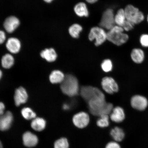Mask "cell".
Instances as JSON below:
<instances>
[{
    "instance_id": "cell-18",
    "label": "cell",
    "mask_w": 148,
    "mask_h": 148,
    "mask_svg": "<svg viewBox=\"0 0 148 148\" xmlns=\"http://www.w3.org/2000/svg\"><path fill=\"white\" fill-rule=\"evenodd\" d=\"M65 77L62 72L59 70H55L51 72L49 75V80L53 84L62 83Z\"/></svg>"
},
{
    "instance_id": "cell-39",
    "label": "cell",
    "mask_w": 148,
    "mask_h": 148,
    "mask_svg": "<svg viewBox=\"0 0 148 148\" xmlns=\"http://www.w3.org/2000/svg\"><path fill=\"white\" fill-rule=\"evenodd\" d=\"M147 23H148V14H147Z\"/></svg>"
},
{
    "instance_id": "cell-12",
    "label": "cell",
    "mask_w": 148,
    "mask_h": 148,
    "mask_svg": "<svg viewBox=\"0 0 148 148\" xmlns=\"http://www.w3.org/2000/svg\"><path fill=\"white\" fill-rule=\"evenodd\" d=\"M97 88L91 86H83L80 88L79 93L83 99L88 103L95 95Z\"/></svg>"
},
{
    "instance_id": "cell-14",
    "label": "cell",
    "mask_w": 148,
    "mask_h": 148,
    "mask_svg": "<svg viewBox=\"0 0 148 148\" xmlns=\"http://www.w3.org/2000/svg\"><path fill=\"white\" fill-rule=\"evenodd\" d=\"M6 47L8 50L11 53H16L20 51L21 49V42L17 38H10L7 40Z\"/></svg>"
},
{
    "instance_id": "cell-24",
    "label": "cell",
    "mask_w": 148,
    "mask_h": 148,
    "mask_svg": "<svg viewBox=\"0 0 148 148\" xmlns=\"http://www.w3.org/2000/svg\"><path fill=\"white\" fill-rule=\"evenodd\" d=\"M82 27L78 24H74L70 27L69 29L70 35L73 38H77L82 30Z\"/></svg>"
},
{
    "instance_id": "cell-16",
    "label": "cell",
    "mask_w": 148,
    "mask_h": 148,
    "mask_svg": "<svg viewBox=\"0 0 148 148\" xmlns=\"http://www.w3.org/2000/svg\"><path fill=\"white\" fill-rule=\"evenodd\" d=\"M24 145L27 147H32L38 143V139L37 136L30 132L25 133L23 136Z\"/></svg>"
},
{
    "instance_id": "cell-13",
    "label": "cell",
    "mask_w": 148,
    "mask_h": 148,
    "mask_svg": "<svg viewBox=\"0 0 148 148\" xmlns=\"http://www.w3.org/2000/svg\"><path fill=\"white\" fill-rule=\"evenodd\" d=\"M110 118L112 121L115 123H121L125 118L124 110L121 107H116L113 109L110 114Z\"/></svg>"
},
{
    "instance_id": "cell-28",
    "label": "cell",
    "mask_w": 148,
    "mask_h": 148,
    "mask_svg": "<svg viewBox=\"0 0 148 148\" xmlns=\"http://www.w3.org/2000/svg\"><path fill=\"white\" fill-rule=\"evenodd\" d=\"M101 66V69L105 73H108L112 69V61L109 59H106L102 62Z\"/></svg>"
},
{
    "instance_id": "cell-35",
    "label": "cell",
    "mask_w": 148,
    "mask_h": 148,
    "mask_svg": "<svg viewBox=\"0 0 148 148\" xmlns=\"http://www.w3.org/2000/svg\"><path fill=\"white\" fill-rule=\"evenodd\" d=\"M63 109L64 110H68L69 109V106L66 104H64L63 106Z\"/></svg>"
},
{
    "instance_id": "cell-30",
    "label": "cell",
    "mask_w": 148,
    "mask_h": 148,
    "mask_svg": "<svg viewBox=\"0 0 148 148\" xmlns=\"http://www.w3.org/2000/svg\"><path fill=\"white\" fill-rule=\"evenodd\" d=\"M135 25L131 22L126 20L122 27L124 31L129 32L134 29Z\"/></svg>"
},
{
    "instance_id": "cell-3",
    "label": "cell",
    "mask_w": 148,
    "mask_h": 148,
    "mask_svg": "<svg viewBox=\"0 0 148 148\" xmlns=\"http://www.w3.org/2000/svg\"><path fill=\"white\" fill-rule=\"evenodd\" d=\"M124 9L126 20L135 25L142 23L145 20V16L143 13L134 5H127Z\"/></svg>"
},
{
    "instance_id": "cell-5",
    "label": "cell",
    "mask_w": 148,
    "mask_h": 148,
    "mask_svg": "<svg viewBox=\"0 0 148 148\" xmlns=\"http://www.w3.org/2000/svg\"><path fill=\"white\" fill-rule=\"evenodd\" d=\"M99 25L103 29L110 30L115 25L114 10L108 9L103 14Z\"/></svg>"
},
{
    "instance_id": "cell-19",
    "label": "cell",
    "mask_w": 148,
    "mask_h": 148,
    "mask_svg": "<svg viewBox=\"0 0 148 148\" xmlns=\"http://www.w3.org/2000/svg\"><path fill=\"white\" fill-rule=\"evenodd\" d=\"M76 14L79 17H88L89 15L86 3H79L76 5L74 9Z\"/></svg>"
},
{
    "instance_id": "cell-26",
    "label": "cell",
    "mask_w": 148,
    "mask_h": 148,
    "mask_svg": "<svg viewBox=\"0 0 148 148\" xmlns=\"http://www.w3.org/2000/svg\"><path fill=\"white\" fill-rule=\"evenodd\" d=\"M97 120V123L98 127H108L110 124L109 116L108 115H103L99 116Z\"/></svg>"
},
{
    "instance_id": "cell-27",
    "label": "cell",
    "mask_w": 148,
    "mask_h": 148,
    "mask_svg": "<svg viewBox=\"0 0 148 148\" xmlns=\"http://www.w3.org/2000/svg\"><path fill=\"white\" fill-rule=\"evenodd\" d=\"M54 148H69V143L66 138H62L56 140L54 143Z\"/></svg>"
},
{
    "instance_id": "cell-32",
    "label": "cell",
    "mask_w": 148,
    "mask_h": 148,
    "mask_svg": "<svg viewBox=\"0 0 148 148\" xmlns=\"http://www.w3.org/2000/svg\"><path fill=\"white\" fill-rule=\"evenodd\" d=\"M6 38L5 33L3 31L0 30V44L4 42Z\"/></svg>"
},
{
    "instance_id": "cell-8",
    "label": "cell",
    "mask_w": 148,
    "mask_h": 148,
    "mask_svg": "<svg viewBox=\"0 0 148 148\" xmlns=\"http://www.w3.org/2000/svg\"><path fill=\"white\" fill-rule=\"evenodd\" d=\"M131 105L133 108L137 110H145L148 105L147 98L143 96L137 95L133 96L131 100Z\"/></svg>"
},
{
    "instance_id": "cell-33",
    "label": "cell",
    "mask_w": 148,
    "mask_h": 148,
    "mask_svg": "<svg viewBox=\"0 0 148 148\" xmlns=\"http://www.w3.org/2000/svg\"><path fill=\"white\" fill-rule=\"evenodd\" d=\"M5 106L3 103L0 102V116L4 113Z\"/></svg>"
},
{
    "instance_id": "cell-2",
    "label": "cell",
    "mask_w": 148,
    "mask_h": 148,
    "mask_svg": "<svg viewBox=\"0 0 148 148\" xmlns=\"http://www.w3.org/2000/svg\"><path fill=\"white\" fill-rule=\"evenodd\" d=\"M124 32L122 27L115 25L107 33V40L116 46L123 45L129 39L128 35Z\"/></svg>"
},
{
    "instance_id": "cell-10",
    "label": "cell",
    "mask_w": 148,
    "mask_h": 148,
    "mask_svg": "<svg viewBox=\"0 0 148 148\" xmlns=\"http://www.w3.org/2000/svg\"><path fill=\"white\" fill-rule=\"evenodd\" d=\"M28 97V96L25 89L22 87L18 88L15 92L14 97L15 104L16 106H18L25 103Z\"/></svg>"
},
{
    "instance_id": "cell-37",
    "label": "cell",
    "mask_w": 148,
    "mask_h": 148,
    "mask_svg": "<svg viewBox=\"0 0 148 148\" xmlns=\"http://www.w3.org/2000/svg\"><path fill=\"white\" fill-rule=\"evenodd\" d=\"M3 73L2 72L1 70H0V79H1L2 77Z\"/></svg>"
},
{
    "instance_id": "cell-6",
    "label": "cell",
    "mask_w": 148,
    "mask_h": 148,
    "mask_svg": "<svg viewBox=\"0 0 148 148\" xmlns=\"http://www.w3.org/2000/svg\"><path fill=\"white\" fill-rule=\"evenodd\" d=\"M101 85L103 90L110 94H112L119 90V86L112 77H106L102 79Z\"/></svg>"
},
{
    "instance_id": "cell-15",
    "label": "cell",
    "mask_w": 148,
    "mask_h": 148,
    "mask_svg": "<svg viewBox=\"0 0 148 148\" xmlns=\"http://www.w3.org/2000/svg\"><path fill=\"white\" fill-rule=\"evenodd\" d=\"M130 56L133 62L137 64L143 62L145 58L144 51L139 48H135L133 49L131 51Z\"/></svg>"
},
{
    "instance_id": "cell-31",
    "label": "cell",
    "mask_w": 148,
    "mask_h": 148,
    "mask_svg": "<svg viewBox=\"0 0 148 148\" xmlns=\"http://www.w3.org/2000/svg\"><path fill=\"white\" fill-rule=\"evenodd\" d=\"M105 148H121L119 144L116 142H111L107 144Z\"/></svg>"
},
{
    "instance_id": "cell-23",
    "label": "cell",
    "mask_w": 148,
    "mask_h": 148,
    "mask_svg": "<svg viewBox=\"0 0 148 148\" xmlns=\"http://www.w3.org/2000/svg\"><path fill=\"white\" fill-rule=\"evenodd\" d=\"M2 66L5 69H9L13 66L14 59L12 55L9 53L5 54L1 59Z\"/></svg>"
},
{
    "instance_id": "cell-20",
    "label": "cell",
    "mask_w": 148,
    "mask_h": 148,
    "mask_svg": "<svg viewBox=\"0 0 148 148\" xmlns=\"http://www.w3.org/2000/svg\"><path fill=\"white\" fill-rule=\"evenodd\" d=\"M46 125L45 120L43 118L36 117L33 119L31 126L33 129L38 131H40L45 129Z\"/></svg>"
},
{
    "instance_id": "cell-22",
    "label": "cell",
    "mask_w": 148,
    "mask_h": 148,
    "mask_svg": "<svg viewBox=\"0 0 148 148\" xmlns=\"http://www.w3.org/2000/svg\"><path fill=\"white\" fill-rule=\"evenodd\" d=\"M126 20L124 9H120L114 15V22L116 25L122 27Z\"/></svg>"
},
{
    "instance_id": "cell-9",
    "label": "cell",
    "mask_w": 148,
    "mask_h": 148,
    "mask_svg": "<svg viewBox=\"0 0 148 148\" xmlns=\"http://www.w3.org/2000/svg\"><path fill=\"white\" fill-rule=\"evenodd\" d=\"M13 120L12 113L9 111L0 116V130L5 131L10 128Z\"/></svg>"
},
{
    "instance_id": "cell-17",
    "label": "cell",
    "mask_w": 148,
    "mask_h": 148,
    "mask_svg": "<svg viewBox=\"0 0 148 148\" xmlns=\"http://www.w3.org/2000/svg\"><path fill=\"white\" fill-rule=\"evenodd\" d=\"M40 56L49 62H53L56 60L57 55L55 49L53 48L46 49L42 51Z\"/></svg>"
},
{
    "instance_id": "cell-21",
    "label": "cell",
    "mask_w": 148,
    "mask_h": 148,
    "mask_svg": "<svg viewBox=\"0 0 148 148\" xmlns=\"http://www.w3.org/2000/svg\"><path fill=\"white\" fill-rule=\"evenodd\" d=\"M110 134L113 139L116 142H121L125 138V134L123 129L115 127L111 130Z\"/></svg>"
},
{
    "instance_id": "cell-38",
    "label": "cell",
    "mask_w": 148,
    "mask_h": 148,
    "mask_svg": "<svg viewBox=\"0 0 148 148\" xmlns=\"http://www.w3.org/2000/svg\"><path fill=\"white\" fill-rule=\"evenodd\" d=\"M0 148H3L2 144L1 141H0Z\"/></svg>"
},
{
    "instance_id": "cell-1",
    "label": "cell",
    "mask_w": 148,
    "mask_h": 148,
    "mask_svg": "<svg viewBox=\"0 0 148 148\" xmlns=\"http://www.w3.org/2000/svg\"><path fill=\"white\" fill-rule=\"evenodd\" d=\"M60 89L63 93L68 97L77 96L79 93L80 90L78 79L73 75H66L61 83Z\"/></svg>"
},
{
    "instance_id": "cell-36",
    "label": "cell",
    "mask_w": 148,
    "mask_h": 148,
    "mask_svg": "<svg viewBox=\"0 0 148 148\" xmlns=\"http://www.w3.org/2000/svg\"><path fill=\"white\" fill-rule=\"evenodd\" d=\"M44 1L46 3H49L51 2V1H52L53 0H44Z\"/></svg>"
},
{
    "instance_id": "cell-34",
    "label": "cell",
    "mask_w": 148,
    "mask_h": 148,
    "mask_svg": "<svg viewBox=\"0 0 148 148\" xmlns=\"http://www.w3.org/2000/svg\"><path fill=\"white\" fill-rule=\"evenodd\" d=\"M88 3H94L97 2L98 0H86Z\"/></svg>"
},
{
    "instance_id": "cell-29",
    "label": "cell",
    "mask_w": 148,
    "mask_h": 148,
    "mask_svg": "<svg viewBox=\"0 0 148 148\" xmlns=\"http://www.w3.org/2000/svg\"><path fill=\"white\" fill-rule=\"evenodd\" d=\"M139 42L142 47L148 48V34L147 33L142 34L140 37Z\"/></svg>"
},
{
    "instance_id": "cell-7",
    "label": "cell",
    "mask_w": 148,
    "mask_h": 148,
    "mask_svg": "<svg viewBox=\"0 0 148 148\" xmlns=\"http://www.w3.org/2000/svg\"><path fill=\"white\" fill-rule=\"evenodd\" d=\"M90 121V116L86 112H81L75 114L73 118L74 125L79 128L82 129L87 126Z\"/></svg>"
},
{
    "instance_id": "cell-25",
    "label": "cell",
    "mask_w": 148,
    "mask_h": 148,
    "mask_svg": "<svg viewBox=\"0 0 148 148\" xmlns=\"http://www.w3.org/2000/svg\"><path fill=\"white\" fill-rule=\"evenodd\" d=\"M22 116L27 120L33 119L36 117V114L32 109L29 107H25L21 111Z\"/></svg>"
},
{
    "instance_id": "cell-4",
    "label": "cell",
    "mask_w": 148,
    "mask_h": 148,
    "mask_svg": "<svg viewBox=\"0 0 148 148\" xmlns=\"http://www.w3.org/2000/svg\"><path fill=\"white\" fill-rule=\"evenodd\" d=\"M88 39L91 41L95 40V45L99 46L107 40V33L103 28L94 27L90 29L88 35Z\"/></svg>"
},
{
    "instance_id": "cell-11",
    "label": "cell",
    "mask_w": 148,
    "mask_h": 148,
    "mask_svg": "<svg viewBox=\"0 0 148 148\" xmlns=\"http://www.w3.org/2000/svg\"><path fill=\"white\" fill-rule=\"evenodd\" d=\"M19 20L16 16H9L5 19L3 23V27L7 32L12 33L19 26Z\"/></svg>"
}]
</instances>
